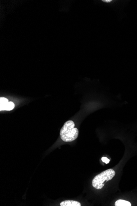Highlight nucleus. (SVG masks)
I'll list each match as a JSON object with an SVG mask.
<instances>
[{"mask_svg":"<svg viewBox=\"0 0 137 206\" xmlns=\"http://www.w3.org/2000/svg\"><path fill=\"white\" fill-rule=\"evenodd\" d=\"M14 107V103L9 102L7 98L1 97L0 98V110L11 111Z\"/></svg>","mask_w":137,"mask_h":206,"instance_id":"obj_3","label":"nucleus"},{"mask_svg":"<svg viewBox=\"0 0 137 206\" xmlns=\"http://www.w3.org/2000/svg\"><path fill=\"white\" fill-rule=\"evenodd\" d=\"M61 139L65 142H71L76 140L78 135V130L75 128L73 121L69 120L65 123L60 131Z\"/></svg>","mask_w":137,"mask_h":206,"instance_id":"obj_1","label":"nucleus"},{"mask_svg":"<svg viewBox=\"0 0 137 206\" xmlns=\"http://www.w3.org/2000/svg\"><path fill=\"white\" fill-rule=\"evenodd\" d=\"M103 2H105V3H110V2H112V1H111V0H105V1H103Z\"/></svg>","mask_w":137,"mask_h":206,"instance_id":"obj_7","label":"nucleus"},{"mask_svg":"<svg viewBox=\"0 0 137 206\" xmlns=\"http://www.w3.org/2000/svg\"><path fill=\"white\" fill-rule=\"evenodd\" d=\"M102 160L103 162L105 163V164H108L110 161V160L108 159V158L104 157L102 158Z\"/></svg>","mask_w":137,"mask_h":206,"instance_id":"obj_6","label":"nucleus"},{"mask_svg":"<svg viewBox=\"0 0 137 206\" xmlns=\"http://www.w3.org/2000/svg\"><path fill=\"white\" fill-rule=\"evenodd\" d=\"M61 206H81V204L78 201L72 200H65L60 203Z\"/></svg>","mask_w":137,"mask_h":206,"instance_id":"obj_4","label":"nucleus"},{"mask_svg":"<svg viewBox=\"0 0 137 206\" xmlns=\"http://www.w3.org/2000/svg\"><path fill=\"white\" fill-rule=\"evenodd\" d=\"M115 175V172L110 169L95 176L92 181V185L97 189H101L107 181L111 180Z\"/></svg>","mask_w":137,"mask_h":206,"instance_id":"obj_2","label":"nucleus"},{"mask_svg":"<svg viewBox=\"0 0 137 206\" xmlns=\"http://www.w3.org/2000/svg\"><path fill=\"white\" fill-rule=\"evenodd\" d=\"M114 205L115 206H131V204L130 202L126 200H119L115 202Z\"/></svg>","mask_w":137,"mask_h":206,"instance_id":"obj_5","label":"nucleus"}]
</instances>
